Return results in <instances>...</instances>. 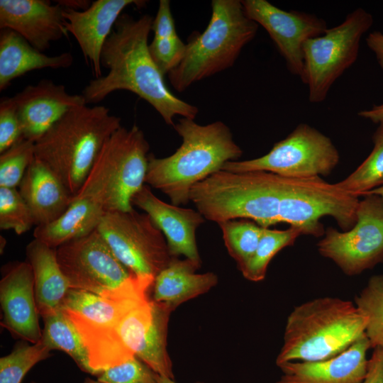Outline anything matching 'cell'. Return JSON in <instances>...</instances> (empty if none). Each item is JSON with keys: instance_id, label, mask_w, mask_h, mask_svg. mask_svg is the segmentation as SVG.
<instances>
[{"instance_id": "9a60e30c", "label": "cell", "mask_w": 383, "mask_h": 383, "mask_svg": "<svg viewBox=\"0 0 383 383\" xmlns=\"http://www.w3.org/2000/svg\"><path fill=\"white\" fill-rule=\"evenodd\" d=\"M1 325L13 335L32 344L38 343L42 331L38 321L33 274L29 263L10 265L0 281Z\"/></svg>"}, {"instance_id": "b9f144b4", "label": "cell", "mask_w": 383, "mask_h": 383, "mask_svg": "<svg viewBox=\"0 0 383 383\" xmlns=\"http://www.w3.org/2000/svg\"><path fill=\"white\" fill-rule=\"evenodd\" d=\"M54 2L60 5L62 9L78 11L87 9L92 3L89 0H57Z\"/></svg>"}, {"instance_id": "60d3db41", "label": "cell", "mask_w": 383, "mask_h": 383, "mask_svg": "<svg viewBox=\"0 0 383 383\" xmlns=\"http://www.w3.org/2000/svg\"><path fill=\"white\" fill-rule=\"evenodd\" d=\"M357 114L374 123H383V104L374 105L372 109L360 111Z\"/></svg>"}, {"instance_id": "277c9868", "label": "cell", "mask_w": 383, "mask_h": 383, "mask_svg": "<svg viewBox=\"0 0 383 383\" xmlns=\"http://www.w3.org/2000/svg\"><path fill=\"white\" fill-rule=\"evenodd\" d=\"M367 319L354 301L322 296L295 306L288 315L277 365L333 357L365 335Z\"/></svg>"}, {"instance_id": "5b68a950", "label": "cell", "mask_w": 383, "mask_h": 383, "mask_svg": "<svg viewBox=\"0 0 383 383\" xmlns=\"http://www.w3.org/2000/svg\"><path fill=\"white\" fill-rule=\"evenodd\" d=\"M121 118L101 105L72 109L35 143V157L49 167L73 197Z\"/></svg>"}, {"instance_id": "6da1fadb", "label": "cell", "mask_w": 383, "mask_h": 383, "mask_svg": "<svg viewBox=\"0 0 383 383\" xmlns=\"http://www.w3.org/2000/svg\"><path fill=\"white\" fill-rule=\"evenodd\" d=\"M153 19L149 14L138 18L127 13L120 16L101 51V67L108 72L90 80L82 94L87 104H98L115 91H129L150 104L167 125L174 126L177 116L194 120L199 109L170 91L153 61L148 48Z\"/></svg>"}, {"instance_id": "52a82bcc", "label": "cell", "mask_w": 383, "mask_h": 383, "mask_svg": "<svg viewBox=\"0 0 383 383\" xmlns=\"http://www.w3.org/2000/svg\"><path fill=\"white\" fill-rule=\"evenodd\" d=\"M150 145L136 125L121 126L106 141L75 196L96 201L106 212L129 211L145 185Z\"/></svg>"}, {"instance_id": "ffe728a7", "label": "cell", "mask_w": 383, "mask_h": 383, "mask_svg": "<svg viewBox=\"0 0 383 383\" xmlns=\"http://www.w3.org/2000/svg\"><path fill=\"white\" fill-rule=\"evenodd\" d=\"M18 191L32 213L35 226L57 220L73 199L57 175L35 157L26 170Z\"/></svg>"}, {"instance_id": "4dcf8cb0", "label": "cell", "mask_w": 383, "mask_h": 383, "mask_svg": "<svg viewBox=\"0 0 383 383\" xmlns=\"http://www.w3.org/2000/svg\"><path fill=\"white\" fill-rule=\"evenodd\" d=\"M354 302L366 317L365 335L371 348L383 350V274L372 276Z\"/></svg>"}, {"instance_id": "44dd1931", "label": "cell", "mask_w": 383, "mask_h": 383, "mask_svg": "<svg viewBox=\"0 0 383 383\" xmlns=\"http://www.w3.org/2000/svg\"><path fill=\"white\" fill-rule=\"evenodd\" d=\"M26 255L33 274L37 310L44 318L60 309L71 287L60 267L55 248L34 238L27 245Z\"/></svg>"}, {"instance_id": "d6a6232c", "label": "cell", "mask_w": 383, "mask_h": 383, "mask_svg": "<svg viewBox=\"0 0 383 383\" xmlns=\"http://www.w3.org/2000/svg\"><path fill=\"white\" fill-rule=\"evenodd\" d=\"M35 157V143L23 138L1 153L0 187H18Z\"/></svg>"}, {"instance_id": "d590c367", "label": "cell", "mask_w": 383, "mask_h": 383, "mask_svg": "<svg viewBox=\"0 0 383 383\" xmlns=\"http://www.w3.org/2000/svg\"><path fill=\"white\" fill-rule=\"evenodd\" d=\"M186 43L179 37L155 38L149 43L150 54L161 72L165 75L180 63L186 51Z\"/></svg>"}, {"instance_id": "7a4b0ae2", "label": "cell", "mask_w": 383, "mask_h": 383, "mask_svg": "<svg viewBox=\"0 0 383 383\" xmlns=\"http://www.w3.org/2000/svg\"><path fill=\"white\" fill-rule=\"evenodd\" d=\"M182 143L171 155H148L145 183L166 194L172 204L186 205L191 189L224 164L236 161L243 154L229 127L218 121L207 125L182 118L173 126Z\"/></svg>"}, {"instance_id": "d4e9b609", "label": "cell", "mask_w": 383, "mask_h": 383, "mask_svg": "<svg viewBox=\"0 0 383 383\" xmlns=\"http://www.w3.org/2000/svg\"><path fill=\"white\" fill-rule=\"evenodd\" d=\"M63 311L79 333L88 352L89 365L96 376L135 356L123 343L118 325L96 323L74 312Z\"/></svg>"}, {"instance_id": "83f0119b", "label": "cell", "mask_w": 383, "mask_h": 383, "mask_svg": "<svg viewBox=\"0 0 383 383\" xmlns=\"http://www.w3.org/2000/svg\"><path fill=\"white\" fill-rule=\"evenodd\" d=\"M373 149L367 157L344 179L335 183L347 193L357 196L383 185V123L372 136Z\"/></svg>"}, {"instance_id": "7bdbcfd3", "label": "cell", "mask_w": 383, "mask_h": 383, "mask_svg": "<svg viewBox=\"0 0 383 383\" xmlns=\"http://www.w3.org/2000/svg\"><path fill=\"white\" fill-rule=\"evenodd\" d=\"M367 194H377V195H379V196H382L383 198V185L378 187V188H377V189H373V190L367 192Z\"/></svg>"}, {"instance_id": "f35d334b", "label": "cell", "mask_w": 383, "mask_h": 383, "mask_svg": "<svg viewBox=\"0 0 383 383\" xmlns=\"http://www.w3.org/2000/svg\"><path fill=\"white\" fill-rule=\"evenodd\" d=\"M362 383H383V350L373 349L368 359L367 372Z\"/></svg>"}, {"instance_id": "ba28073f", "label": "cell", "mask_w": 383, "mask_h": 383, "mask_svg": "<svg viewBox=\"0 0 383 383\" xmlns=\"http://www.w3.org/2000/svg\"><path fill=\"white\" fill-rule=\"evenodd\" d=\"M372 16L358 8L339 25L304 45V72L301 78L308 85L309 100L323 101L333 83L357 60L362 35L373 24Z\"/></svg>"}, {"instance_id": "cb8c5ba5", "label": "cell", "mask_w": 383, "mask_h": 383, "mask_svg": "<svg viewBox=\"0 0 383 383\" xmlns=\"http://www.w3.org/2000/svg\"><path fill=\"white\" fill-rule=\"evenodd\" d=\"M105 213L103 207L92 199L74 196L68 209L57 220L35 226L33 236L56 249L95 231Z\"/></svg>"}, {"instance_id": "bcb514c9", "label": "cell", "mask_w": 383, "mask_h": 383, "mask_svg": "<svg viewBox=\"0 0 383 383\" xmlns=\"http://www.w3.org/2000/svg\"><path fill=\"white\" fill-rule=\"evenodd\" d=\"M30 383H36V382H30Z\"/></svg>"}, {"instance_id": "4316f807", "label": "cell", "mask_w": 383, "mask_h": 383, "mask_svg": "<svg viewBox=\"0 0 383 383\" xmlns=\"http://www.w3.org/2000/svg\"><path fill=\"white\" fill-rule=\"evenodd\" d=\"M43 318L44 328L40 340L52 350L69 355L83 372L96 376L89 365V355L76 326L62 309Z\"/></svg>"}, {"instance_id": "d6986e66", "label": "cell", "mask_w": 383, "mask_h": 383, "mask_svg": "<svg viewBox=\"0 0 383 383\" xmlns=\"http://www.w3.org/2000/svg\"><path fill=\"white\" fill-rule=\"evenodd\" d=\"M370 343L364 335L340 354L317 361H292L278 367L276 383H362L368 366Z\"/></svg>"}, {"instance_id": "ee69618b", "label": "cell", "mask_w": 383, "mask_h": 383, "mask_svg": "<svg viewBox=\"0 0 383 383\" xmlns=\"http://www.w3.org/2000/svg\"><path fill=\"white\" fill-rule=\"evenodd\" d=\"M159 383H176L173 379L159 375Z\"/></svg>"}, {"instance_id": "1f68e13d", "label": "cell", "mask_w": 383, "mask_h": 383, "mask_svg": "<svg viewBox=\"0 0 383 383\" xmlns=\"http://www.w3.org/2000/svg\"><path fill=\"white\" fill-rule=\"evenodd\" d=\"M28 343L18 342L9 355L0 358V383H21L34 365L51 355V350L41 340Z\"/></svg>"}, {"instance_id": "ac0fdd59", "label": "cell", "mask_w": 383, "mask_h": 383, "mask_svg": "<svg viewBox=\"0 0 383 383\" xmlns=\"http://www.w3.org/2000/svg\"><path fill=\"white\" fill-rule=\"evenodd\" d=\"M145 2L140 0H96L82 11L63 9L67 30L77 41L94 78L102 76V48L122 11L132 5L140 8Z\"/></svg>"}, {"instance_id": "74e56055", "label": "cell", "mask_w": 383, "mask_h": 383, "mask_svg": "<svg viewBox=\"0 0 383 383\" xmlns=\"http://www.w3.org/2000/svg\"><path fill=\"white\" fill-rule=\"evenodd\" d=\"M155 38H174L179 37L171 11L170 1L160 0L152 25Z\"/></svg>"}, {"instance_id": "603a6c76", "label": "cell", "mask_w": 383, "mask_h": 383, "mask_svg": "<svg viewBox=\"0 0 383 383\" xmlns=\"http://www.w3.org/2000/svg\"><path fill=\"white\" fill-rule=\"evenodd\" d=\"M199 267L187 258L172 257L155 279L152 299L174 310L182 303L209 292L218 283V277L211 272L196 273Z\"/></svg>"}, {"instance_id": "8992f818", "label": "cell", "mask_w": 383, "mask_h": 383, "mask_svg": "<svg viewBox=\"0 0 383 383\" xmlns=\"http://www.w3.org/2000/svg\"><path fill=\"white\" fill-rule=\"evenodd\" d=\"M258 24L246 15L240 0H213L211 16L203 33H194L183 59L168 78L177 91L233 65L243 48L254 39Z\"/></svg>"}, {"instance_id": "3957f363", "label": "cell", "mask_w": 383, "mask_h": 383, "mask_svg": "<svg viewBox=\"0 0 383 383\" xmlns=\"http://www.w3.org/2000/svg\"><path fill=\"white\" fill-rule=\"evenodd\" d=\"M290 189V179L274 173L221 170L196 184L189 201L209 221L218 223L244 218L269 228L280 223Z\"/></svg>"}, {"instance_id": "e575fe53", "label": "cell", "mask_w": 383, "mask_h": 383, "mask_svg": "<svg viewBox=\"0 0 383 383\" xmlns=\"http://www.w3.org/2000/svg\"><path fill=\"white\" fill-rule=\"evenodd\" d=\"M96 377L101 383H159V374L136 356L102 371Z\"/></svg>"}, {"instance_id": "836d02e7", "label": "cell", "mask_w": 383, "mask_h": 383, "mask_svg": "<svg viewBox=\"0 0 383 383\" xmlns=\"http://www.w3.org/2000/svg\"><path fill=\"white\" fill-rule=\"evenodd\" d=\"M33 226L32 213L18 189L0 187V228L21 235Z\"/></svg>"}, {"instance_id": "ab89813d", "label": "cell", "mask_w": 383, "mask_h": 383, "mask_svg": "<svg viewBox=\"0 0 383 383\" xmlns=\"http://www.w3.org/2000/svg\"><path fill=\"white\" fill-rule=\"evenodd\" d=\"M366 43L374 53L379 67L383 70V33L379 31L370 33L366 39Z\"/></svg>"}, {"instance_id": "30bf717a", "label": "cell", "mask_w": 383, "mask_h": 383, "mask_svg": "<svg viewBox=\"0 0 383 383\" xmlns=\"http://www.w3.org/2000/svg\"><path fill=\"white\" fill-rule=\"evenodd\" d=\"M340 160L331 140L306 123L299 124L265 155L229 161L222 170L235 172L263 171L289 178L328 176Z\"/></svg>"}, {"instance_id": "2e32d148", "label": "cell", "mask_w": 383, "mask_h": 383, "mask_svg": "<svg viewBox=\"0 0 383 383\" xmlns=\"http://www.w3.org/2000/svg\"><path fill=\"white\" fill-rule=\"evenodd\" d=\"M0 28L16 32L43 52L68 36L63 9L45 0H0Z\"/></svg>"}, {"instance_id": "5bb4252c", "label": "cell", "mask_w": 383, "mask_h": 383, "mask_svg": "<svg viewBox=\"0 0 383 383\" xmlns=\"http://www.w3.org/2000/svg\"><path fill=\"white\" fill-rule=\"evenodd\" d=\"M12 98L23 137L34 143L72 109L87 104L82 94H70L50 79L26 86Z\"/></svg>"}, {"instance_id": "484cf974", "label": "cell", "mask_w": 383, "mask_h": 383, "mask_svg": "<svg viewBox=\"0 0 383 383\" xmlns=\"http://www.w3.org/2000/svg\"><path fill=\"white\" fill-rule=\"evenodd\" d=\"M152 300V320L135 356L157 374L174 379L167 350L170 316L174 310L165 303Z\"/></svg>"}, {"instance_id": "9c48e42d", "label": "cell", "mask_w": 383, "mask_h": 383, "mask_svg": "<svg viewBox=\"0 0 383 383\" xmlns=\"http://www.w3.org/2000/svg\"><path fill=\"white\" fill-rule=\"evenodd\" d=\"M97 231L118 260L136 278L154 283L172 256L166 239L147 213L106 212Z\"/></svg>"}, {"instance_id": "f1b7e54d", "label": "cell", "mask_w": 383, "mask_h": 383, "mask_svg": "<svg viewBox=\"0 0 383 383\" xmlns=\"http://www.w3.org/2000/svg\"><path fill=\"white\" fill-rule=\"evenodd\" d=\"M301 235V230L291 226L286 230L264 228L252 257L240 270L243 276L251 282L263 280L272 259L283 248L293 245Z\"/></svg>"}, {"instance_id": "f546056e", "label": "cell", "mask_w": 383, "mask_h": 383, "mask_svg": "<svg viewBox=\"0 0 383 383\" xmlns=\"http://www.w3.org/2000/svg\"><path fill=\"white\" fill-rule=\"evenodd\" d=\"M224 244L240 270L251 259L264 228L249 219H234L218 223Z\"/></svg>"}, {"instance_id": "4fadbf2b", "label": "cell", "mask_w": 383, "mask_h": 383, "mask_svg": "<svg viewBox=\"0 0 383 383\" xmlns=\"http://www.w3.org/2000/svg\"><path fill=\"white\" fill-rule=\"evenodd\" d=\"M241 2L248 17L268 33L289 71L301 79L304 72V45L308 40L326 32V21L314 14L282 10L267 0Z\"/></svg>"}, {"instance_id": "7402d4cb", "label": "cell", "mask_w": 383, "mask_h": 383, "mask_svg": "<svg viewBox=\"0 0 383 383\" xmlns=\"http://www.w3.org/2000/svg\"><path fill=\"white\" fill-rule=\"evenodd\" d=\"M74 61L70 52L50 56L33 47L16 32L1 29L0 32V91L11 82L36 70L70 67Z\"/></svg>"}, {"instance_id": "f6af8a7d", "label": "cell", "mask_w": 383, "mask_h": 383, "mask_svg": "<svg viewBox=\"0 0 383 383\" xmlns=\"http://www.w3.org/2000/svg\"><path fill=\"white\" fill-rule=\"evenodd\" d=\"M82 383H101L100 382H99L98 380H94L91 378H86L83 382Z\"/></svg>"}, {"instance_id": "8fae6325", "label": "cell", "mask_w": 383, "mask_h": 383, "mask_svg": "<svg viewBox=\"0 0 383 383\" xmlns=\"http://www.w3.org/2000/svg\"><path fill=\"white\" fill-rule=\"evenodd\" d=\"M360 200L356 222L348 231L330 227L317 244L321 255L355 276L383 261V198L373 194Z\"/></svg>"}, {"instance_id": "e0dca14e", "label": "cell", "mask_w": 383, "mask_h": 383, "mask_svg": "<svg viewBox=\"0 0 383 383\" xmlns=\"http://www.w3.org/2000/svg\"><path fill=\"white\" fill-rule=\"evenodd\" d=\"M131 204L143 210L162 231L172 257L183 255L201 267L196 231L205 218L198 211L167 204L146 185L133 196Z\"/></svg>"}, {"instance_id": "7c38bea8", "label": "cell", "mask_w": 383, "mask_h": 383, "mask_svg": "<svg viewBox=\"0 0 383 383\" xmlns=\"http://www.w3.org/2000/svg\"><path fill=\"white\" fill-rule=\"evenodd\" d=\"M60 267L71 288L102 294L133 275L118 260L96 229L56 248Z\"/></svg>"}, {"instance_id": "8d00e7d4", "label": "cell", "mask_w": 383, "mask_h": 383, "mask_svg": "<svg viewBox=\"0 0 383 383\" xmlns=\"http://www.w3.org/2000/svg\"><path fill=\"white\" fill-rule=\"evenodd\" d=\"M23 138L13 99L12 97H4L0 101V153Z\"/></svg>"}]
</instances>
